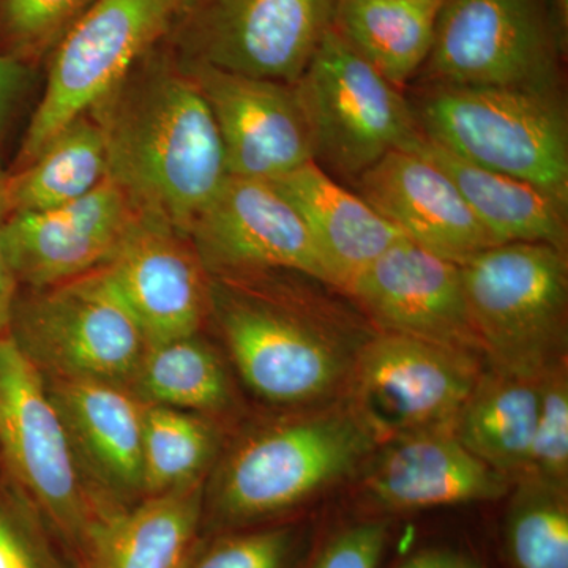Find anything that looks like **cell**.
Wrapping results in <instances>:
<instances>
[{
	"label": "cell",
	"instance_id": "8992f818",
	"mask_svg": "<svg viewBox=\"0 0 568 568\" xmlns=\"http://www.w3.org/2000/svg\"><path fill=\"white\" fill-rule=\"evenodd\" d=\"M7 335L44 379L125 387L148 347L102 267L17 295Z\"/></svg>",
	"mask_w": 568,
	"mask_h": 568
},
{
	"label": "cell",
	"instance_id": "836d02e7",
	"mask_svg": "<svg viewBox=\"0 0 568 568\" xmlns=\"http://www.w3.org/2000/svg\"><path fill=\"white\" fill-rule=\"evenodd\" d=\"M387 534L383 521L347 526L328 538L312 568H379Z\"/></svg>",
	"mask_w": 568,
	"mask_h": 568
},
{
	"label": "cell",
	"instance_id": "cb8c5ba5",
	"mask_svg": "<svg viewBox=\"0 0 568 568\" xmlns=\"http://www.w3.org/2000/svg\"><path fill=\"white\" fill-rule=\"evenodd\" d=\"M538 406L540 381L489 368L478 377L452 429L474 457L515 484L528 463Z\"/></svg>",
	"mask_w": 568,
	"mask_h": 568
},
{
	"label": "cell",
	"instance_id": "7a4b0ae2",
	"mask_svg": "<svg viewBox=\"0 0 568 568\" xmlns=\"http://www.w3.org/2000/svg\"><path fill=\"white\" fill-rule=\"evenodd\" d=\"M426 140L534 183L568 203V115L562 85L420 84L409 99Z\"/></svg>",
	"mask_w": 568,
	"mask_h": 568
},
{
	"label": "cell",
	"instance_id": "52a82bcc",
	"mask_svg": "<svg viewBox=\"0 0 568 568\" xmlns=\"http://www.w3.org/2000/svg\"><path fill=\"white\" fill-rule=\"evenodd\" d=\"M0 457L40 517L78 555L103 508L47 381L9 335L0 336Z\"/></svg>",
	"mask_w": 568,
	"mask_h": 568
},
{
	"label": "cell",
	"instance_id": "d6a6232c",
	"mask_svg": "<svg viewBox=\"0 0 568 568\" xmlns=\"http://www.w3.org/2000/svg\"><path fill=\"white\" fill-rule=\"evenodd\" d=\"M0 568H70L28 508L0 500Z\"/></svg>",
	"mask_w": 568,
	"mask_h": 568
},
{
	"label": "cell",
	"instance_id": "f1b7e54d",
	"mask_svg": "<svg viewBox=\"0 0 568 568\" xmlns=\"http://www.w3.org/2000/svg\"><path fill=\"white\" fill-rule=\"evenodd\" d=\"M506 523L514 568H568V489L517 481Z\"/></svg>",
	"mask_w": 568,
	"mask_h": 568
},
{
	"label": "cell",
	"instance_id": "5bb4252c",
	"mask_svg": "<svg viewBox=\"0 0 568 568\" xmlns=\"http://www.w3.org/2000/svg\"><path fill=\"white\" fill-rule=\"evenodd\" d=\"M102 268L145 345L200 332L212 306L207 271L189 235L173 224L138 212L118 252Z\"/></svg>",
	"mask_w": 568,
	"mask_h": 568
},
{
	"label": "cell",
	"instance_id": "8fae6325",
	"mask_svg": "<svg viewBox=\"0 0 568 568\" xmlns=\"http://www.w3.org/2000/svg\"><path fill=\"white\" fill-rule=\"evenodd\" d=\"M481 373L476 355L377 332L355 354L349 407L386 444L454 426Z\"/></svg>",
	"mask_w": 568,
	"mask_h": 568
},
{
	"label": "cell",
	"instance_id": "ba28073f",
	"mask_svg": "<svg viewBox=\"0 0 568 568\" xmlns=\"http://www.w3.org/2000/svg\"><path fill=\"white\" fill-rule=\"evenodd\" d=\"M566 48L552 0H447L418 84L555 88Z\"/></svg>",
	"mask_w": 568,
	"mask_h": 568
},
{
	"label": "cell",
	"instance_id": "5b68a950",
	"mask_svg": "<svg viewBox=\"0 0 568 568\" xmlns=\"http://www.w3.org/2000/svg\"><path fill=\"white\" fill-rule=\"evenodd\" d=\"M313 163L351 185L387 153L413 148L422 133L409 99L328 29L294 84Z\"/></svg>",
	"mask_w": 568,
	"mask_h": 568
},
{
	"label": "cell",
	"instance_id": "484cf974",
	"mask_svg": "<svg viewBox=\"0 0 568 568\" xmlns=\"http://www.w3.org/2000/svg\"><path fill=\"white\" fill-rule=\"evenodd\" d=\"M106 179L103 133L88 112L55 134L36 159L2 178L3 200L9 215L48 211L80 200Z\"/></svg>",
	"mask_w": 568,
	"mask_h": 568
},
{
	"label": "cell",
	"instance_id": "e575fe53",
	"mask_svg": "<svg viewBox=\"0 0 568 568\" xmlns=\"http://www.w3.org/2000/svg\"><path fill=\"white\" fill-rule=\"evenodd\" d=\"M9 219L6 200L2 193V178H0V336L9 334L11 312L17 301L18 282L11 272L7 260L6 244H3V230Z\"/></svg>",
	"mask_w": 568,
	"mask_h": 568
},
{
	"label": "cell",
	"instance_id": "2e32d148",
	"mask_svg": "<svg viewBox=\"0 0 568 568\" xmlns=\"http://www.w3.org/2000/svg\"><path fill=\"white\" fill-rule=\"evenodd\" d=\"M182 62L211 108L227 174L275 181L313 162L294 84Z\"/></svg>",
	"mask_w": 568,
	"mask_h": 568
},
{
	"label": "cell",
	"instance_id": "f35d334b",
	"mask_svg": "<svg viewBox=\"0 0 568 568\" xmlns=\"http://www.w3.org/2000/svg\"><path fill=\"white\" fill-rule=\"evenodd\" d=\"M435 2L446 3L447 0H435Z\"/></svg>",
	"mask_w": 568,
	"mask_h": 568
},
{
	"label": "cell",
	"instance_id": "6da1fadb",
	"mask_svg": "<svg viewBox=\"0 0 568 568\" xmlns=\"http://www.w3.org/2000/svg\"><path fill=\"white\" fill-rule=\"evenodd\" d=\"M149 51L89 111L106 148L108 179L138 212L189 235L227 174L211 108L174 52Z\"/></svg>",
	"mask_w": 568,
	"mask_h": 568
},
{
	"label": "cell",
	"instance_id": "8d00e7d4",
	"mask_svg": "<svg viewBox=\"0 0 568 568\" xmlns=\"http://www.w3.org/2000/svg\"><path fill=\"white\" fill-rule=\"evenodd\" d=\"M399 568H484L477 559L457 549L433 548L417 552Z\"/></svg>",
	"mask_w": 568,
	"mask_h": 568
},
{
	"label": "cell",
	"instance_id": "ac0fdd59",
	"mask_svg": "<svg viewBox=\"0 0 568 568\" xmlns=\"http://www.w3.org/2000/svg\"><path fill=\"white\" fill-rule=\"evenodd\" d=\"M353 186L406 239L450 263L495 246L455 183L417 149L387 153Z\"/></svg>",
	"mask_w": 568,
	"mask_h": 568
},
{
	"label": "cell",
	"instance_id": "f546056e",
	"mask_svg": "<svg viewBox=\"0 0 568 568\" xmlns=\"http://www.w3.org/2000/svg\"><path fill=\"white\" fill-rule=\"evenodd\" d=\"M95 0H0V52L29 63L52 48Z\"/></svg>",
	"mask_w": 568,
	"mask_h": 568
},
{
	"label": "cell",
	"instance_id": "7c38bea8",
	"mask_svg": "<svg viewBox=\"0 0 568 568\" xmlns=\"http://www.w3.org/2000/svg\"><path fill=\"white\" fill-rule=\"evenodd\" d=\"M212 306L242 379L275 405L321 402L349 379L354 357L308 317L256 298L212 291Z\"/></svg>",
	"mask_w": 568,
	"mask_h": 568
},
{
	"label": "cell",
	"instance_id": "d6986e66",
	"mask_svg": "<svg viewBox=\"0 0 568 568\" xmlns=\"http://www.w3.org/2000/svg\"><path fill=\"white\" fill-rule=\"evenodd\" d=\"M44 381L82 473L95 481L93 488L103 514L141 500L144 403L119 384Z\"/></svg>",
	"mask_w": 568,
	"mask_h": 568
},
{
	"label": "cell",
	"instance_id": "74e56055",
	"mask_svg": "<svg viewBox=\"0 0 568 568\" xmlns=\"http://www.w3.org/2000/svg\"><path fill=\"white\" fill-rule=\"evenodd\" d=\"M174 3H178L179 6V9H181V7L183 6V3L186 2V0H173Z\"/></svg>",
	"mask_w": 568,
	"mask_h": 568
},
{
	"label": "cell",
	"instance_id": "9c48e42d",
	"mask_svg": "<svg viewBox=\"0 0 568 568\" xmlns=\"http://www.w3.org/2000/svg\"><path fill=\"white\" fill-rule=\"evenodd\" d=\"M178 11L173 0H95L50 52L47 85L22 140L17 170L159 47Z\"/></svg>",
	"mask_w": 568,
	"mask_h": 568
},
{
	"label": "cell",
	"instance_id": "30bf717a",
	"mask_svg": "<svg viewBox=\"0 0 568 568\" xmlns=\"http://www.w3.org/2000/svg\"><path fill=\"white\" fill-rule=\"evenodd\" d=\"M338 3L339 0H186L175 14L170 33L183 61L295 84L334 26Z\"/></svg>",
	"mask_w": 568,
	"mask_h": 568
},
{
	"label": "cell",
	"instance_id": "4316f807",
	"mask_svg": "<svg viewBox=\"0 0 568 568\" xmlns=\"http://www.w3.org/2000/svg\"><path fill=\"white\" fill-rule=\"evenodd\" d=\"M129 388L144 405L194 414L219 413L231 402L222 358L197 334L145 347Z\"/></svg>",
	"mask_w": 568,
	"mask_h": 568
},
{
	"label": "cell",
	"instance_id": "3957f363",
	"mask_svg": "<svg viewBox=\"0 0 568 568\" xmlns=\"http://www.w3.org/2000/svg\"><path fill=\"white\" fill-rule=\"evenodd\" d=\"M459 267L493 369L540 381L567 364V252L545 244L495 245Z\"/></svg>",
	"mask_w": 568,
	"mask_h": 568
},
{
	"label": "cell",
	"instance_id": "4fadbf2b",
	"mask_svg": "<svg viewBox=\"0 0 568 568\" xmlns=\"http://www.w3.org/2000/svg\"><path fill=\"white\" fill-rule=\"evenodd\" d=\"M189 237L205 271L224 278L290 271L332 286L304 220L271 181L230 175Z\"/></svg>",
	"mask_w": 568,
	"mask_h": 568
},
{
	"label": "cell",
	"instance_id": "ffe728a7",
	"mask_svg": "<svg viewBox=\"0 0 568 568\" xmlns=\"http://www.w3.org/2000/svg\"><path fill=\"white\" fill-rule=\"evenodd\" d=\"M364 489L384 510L414 511L500 499L510 481L444 426L388 440L366 470Z\"/></svg>",
	"mask_w": 568,
	"mask_h": 568
},
{
	"label": "cell",
	"instance_id": "4dcf8cb0",
	"mask_svg": "<svg viewBox=\"0 0 568 568\" xmlns=\"http://www.w3.org/2000/svg\"><path fill=\"white\" fill-rule=\"evenodd\" d=\"M521 480L568 489L567 364L540 379V406L528 463L517 481Z\"/></svg>",
	"mask_w": 568,
	"mask_h": 568
},
{
	"label": "cell",
	"instance_id": "9a60e30c",
	"mask_svg": "<svg viewBox=\"0 0 568 568\" xmlns=\"http://www.w3.org/2000/svg\"><path fill=\"white\" fill-rule=\"evenodd\" d=\"M346 294L384 334L409 336L478 357L462 267L402 239L347 286Z\"/></svg>",
	"mask_w": 568,
	"mask_h": 568
},
{
	"label": "cell",
	"instance_id": "44dd1931",
	"mask_svg": "<svg viewBox=\"0 0 568 568\" xmlns=\"http://www.w3.org/2000/svg\"><path fill=\"white\" fill-rule=\"evenodd\" d=\"M302 216L332 286L346 293L355 276L405 239L357 193L310 162L271 181Z\"/></svg>",
	"mask_w": 568,
	"mask_h": 568
},
{
	"label": "cell",
	"instance_id": "1f68e13d",
	"mask_svg": "<svg viewBox=\"0 0 568 568\" xmlns=\"http://www.w3.org/2000/svg\"><path fill=\"white\" fill-rule=\"evenodd\" d=\"M297 534L291 528L246 530L216 538L182 568H290Z\"/></svg>",
	"mask_w": 568,
	"mask_h": 568
},
{
	"label": "cell",
	"instance_id": "83f0119b",
	"mask_svg": "<svg viewBox=\"0 0 568 568\" xmlns=\"http://www.w3.org/2000/svg\"><path fill=\"white\" fill-rule=\"evenodd\" d=\"M219 433L203 414L145 405L142 435L144 497L203 484Z\"/></svg>",
	"mask_w": 568,
	"mask_h": 568
},
{
	"label": "cell",
	"instance_id": "603a6c76",
	"mask_svg": "<svg viewBox=\"0 0 568 568\" xmlns=\"http://www.w3.org/2000/svg\"><path fill=\"white\" fill-rule=\"evenodd\" d=\"M413 148L455 183L493 245L545 244L567 252L568 203L534 183L466 162L424 136Z\"/></svg>",
	"mask_w": 568,
	"mask_h": 568
},
{
	"label": "cell",
	"instance_id": "d590c367",
	"mask_svg": "<svg viewBox=\"0 0 568 568\" xmlns=\"http://www.w3.org/2000/svg\"><path fill=\"white\" fill-rule=\"evenodd\" d=\"M26 65L17 59L0 52V133L9 122L22 84H24Z\"/></svg>",
	"mask_w": 568,
	"mask_h": 568
},
{
	"label": "cell",
	"instance_id": "277c9868",
	"mask_svg": "<svg viewBox=\"0 0 568 568\" xmlns=\"http://www.w3.org/2000/svg\"><path fill=\"white\" fill-rule=\"evenodd\" d=\"M375 444L349 406L271 426L224 463L212 491L213 518L244 528L301 506L349 476Z\"/></svg>",
	"mask_w": 568,
	"mask_h": 568
},
{
	"label": "cell",
	"instance_id": "e0dca14e",
	"mask_svg": "<svg viewBox=\"0 0 568 568\" xmlns=\"http://www.w3.org/2000/svg\"><path fill=\"white\" fill-rule=\"evenodd\" d=\"M136 215L111 179L73 203L9 215L3 244L11 272L18 284L39 290L97 271L118 252Z\"/></svg>",
	"mask_w": 568,
	"mask_h": 568
},
{
	"label": "cell",
	"instance_id": "d4e9b609",
	"mask_svg": "<svg viewBox=\"0 0 568 568\" xmlns=\"http://www.w3.org/2000/svg\"><path fill=\"white\" fill-rule=\"evenodd\" d=\"M443 6L435 0H339L332 28L403 91L428 59Z\"/></svg>",
	"mask_w": 568,
	"mask_h": 568
},
{
	"label": "cell",
	"instance_id": "7402d4cb",
	"mask_svg": "<svg viewBox=\"0 0 568 568\" xmlns=\"http://www.w3.org/2000/svg\"><path fill=\"white\" fill-rule=\"evenodd\" d=\"M203 515V484L106 511L82 541L80 568H182Z\"/></svg>",
	"mask_w": 568,
	"mask_h": 568
}]
</instances>
